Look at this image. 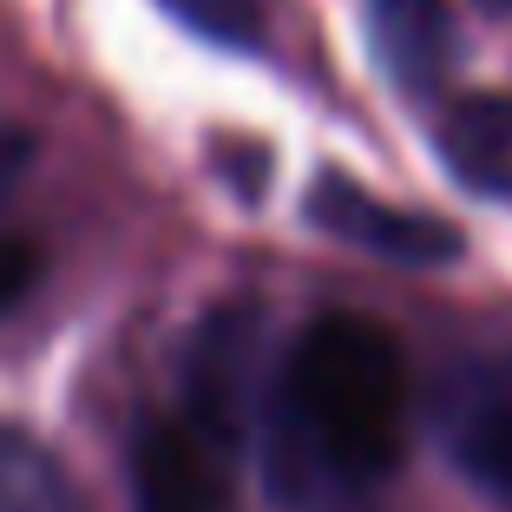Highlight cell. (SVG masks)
<instances>
[{
	"mask_svg": "<svg viewBox=\"0 0 512 512\" xmlns=\"http://www.w3.org/2000/svg\"><path fill=\"white\" fill-rule=\"evenodd\" d=\"M407 447V355L368 316H316L289 342L256 427L283 512H368Z\"/></svg>",
	"mask_w": 512,
	"mask_h": 512,
	"instance_id": "6da1fadb",
	"label": "cell"
},
{
	"mask_svg": "<svg viewBox=\"0 0 512 512\" xmlns=\"http://www.w3.org/2000/svg\"><path fill=\"white\" fill-rule=\"evenodd\" d=\"M224 453L191 421H151L132 440V512H230Z\"/></svg>",
	"mask_w": 512,
	"mask_h": 512,
	"instance_id": "5b68a950",
	"label": "cell"
},
{
	"mask_svg": "<svg viewBox=\"0 0 512 512\" xmlns=\"http://www.w3.org/2000/svg\"><path fill=\"white\" fill-rule=\"evenodd\" d=\"M309 224L329 230L335 243H355V250L381 256V263H407V270H440L460 256V230L447 217L407 211V204H381L375 191L348 178H316L309 184Z\"/></svg>",
	"mask_w": 512,
	"mask_h": 512,
	"instance_id": "277c9868",
	"label": "cell"
},
{
	"mask_svg": "<svg viewBox=\"0 0 512 512\" xmlns=\"http://www.w3.org/2000/svg\"><path fill=\"white\" fill-rule=\"evenodd\" d=\"M434 434L480 493L512 499V355H467L440 375Z\"/></svg>",
	"mask_w": 512,
	"mask_h": 512,
	"instance_id": "3957f363",
	"label": "cell"
},
{
	"mask_svg": "<svg viewBox=\"0 0 512 512\" xmlns=\"http://www.w3.org/2000/svg\"><path fill=\"white\" fill-rule=\"evenodd\" d=\"M375 60L388 66L394 86L427 92L453 66V7L447 0H362Z\"/></svg>",
	"mask_w": 512,
	"mask_h": 512,
	"instance_id": "52a82bcc",
	"label": "cell"
},
{
	"mask_svg": "<svg viewBox=\"0 0 512 512\" xmlns=\"http://www.w3.org/2000/svg\"><path fill=\"white\" fill-rule=\"evenodd\" d=\"M33 151H40V138H33L27 125H0V204H7V197L27 184Z\"/></svg>",
	"mask_w": 512,
	"mask_h": 512,
	"instance_id": "8fae6325",
	"label": "cell"
},
{
	"mask_svg": "<svg viewBox=\"0 0 512 512\" xmlns=\"http://www.w3.org/2000/svg\"><path fill=\"white\" fill-rule=\"evenodd\" d=\"M480 7H493V14H512V0H480Z\"/></svg>",
	"mask_w": 512,
	"mask_h": 512,
	"instance_id": "7c38bea8",
	"label": "cell"
},
{
	"mask_svg": "<svg viewBox=\"0 0 512 512\" xmlns=\"http://www.w3.org/2000/svg\"><path fill=\"white\" fill-rule=\"evenodd\" d=\"M270 388L276 375H270V322H263V309L256 302H217L184 342V368H178L184 421L224 460H237L243 447H256Z\"/></svg>",
	"mask_w": 512,
	"mask_h": 512,
	"instance_id": "7a4b0ae2",
	"label": "cell"
},
{
	"mask_svg": "<svg viewBox=\"0 0 512 512\" xmlns=\"http://www.w3.org/2000/svg\"><path fill=\"white\" fill-rule=\"evenodd\" d=\"M158 7H171L191 33H204L217 46H237V53L263 46V33H270V7L263 0H158Z\"/></svg>",
	"mask_w": 512,
	"mask_h": 512,
	"instance_id": "9c48e42d",
	"label": "cell"
},
{
	"mask_svg": "<svg viewBox=\"0 0 512 512\" xmlns=\"http://www.w3.org/2000/svg\"><path fill=\"white\" fill-rule=\"evenodd\" d=\"M33 283H40V243L20 237V230H0V316H7Z\"/></svg>",
	"mask_w": 512,
	"mask_h": 512,
	"instance_id": "30bf717a",
	"label": "cell"
},
{
	"mask_svg": "<svg viewBox=\"0 0 512 512\" xmlns=\"http://www.w3.org/2000/svg\"><path fill=\"white\" fill-rule=\"evenodd\" d=\"M0 512H86L60 453L14 421H0Z\"/></svg>",
	"mask_w": 512,
	"mask_h": 512,
	"instance_id": "ba28073f",
	"label": "cell"
},
{
	"mask_svg": "<svg viewBox=\"0 0 512 512\" xmlns=\"http://www.w3.org/2000/svg\"><path fill=\"white\" fill-rule=\"evenodd\" d=\"M434 145L447 171L480 197H506L512 204V92H473L453 99L434 125Z\"/></svg>",
	"mask_w": 512,
	"mask_h": 512,
	"instance_id": "8992f818",
	"label": "cell"
}]
</instances>
